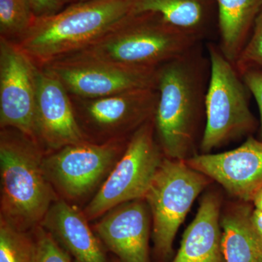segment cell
I'll return each instance as SVG.
<instances>
[{
	"label": "cell",
	"mask_w": 262,
	"mask_h": 262,
	"mask_svg": "<svg viewBox=\"0 0 262 262\" xmlns=\"http://www.w3.org/2000/svg\"><path fill=\"white\" fill-rule=\"evenodd\" d=\"M210 72L201 42L158 68L153 122L160 148L170 159L184 160L194 146L198 120L206 117Z\"/></svg>",
	"instance_id": "6da1fadb"
},
{
	"label": "cell",
	"mask_w": 262,
	"mask_h": 262,
	"mask_svg": "<svg viewBox=\"0 0 262 262\" xmlns=\"http://www.w3.org/2000/svg\"><path fill=\"white\" fill-rule=\"evenodd\" d=\"M134 0H83L35 18L17 41L39 67L88 47L134 15Z\"/></svg>",
	"instance_id": "7a4b0ae2"
},
{
	"label": "cell",
	"mask_w": 262,
	"mask_h": 262,
	"mask_svg": "<svg viewBox=\"0 0 262 262\" xmlns=\"http://www.w3.org/2000/svg\"><path fill=\"white\" fill-rule=\"evenodd\" d=\"M39 143L13 128L0 134V218L31 232L58 199L43 168Z\"/></svg>",
	"instance_id": "3957f363"
},
{
	"label": "cell",
	"mask_w": 262,
	"mask_h": 262,
	"mask_svg": "<svg viewBox=\"0 0 262 262\" xmlns=\"http://www.w3.org/2000/svg\"><path fill=\"white\" fill-rule=\"evenodd\" d=\"M200 42L196 38L166 23L159 15L141 13L133 15L96 42L61 59L158 68Z\"/></svg>",
	"instance_id": "277c9868"
},
{
	"label": "cell",
	"mask_w": 262,
	"mask_h": 262,
	"mask_svg": "<svg viewBox=\"0 0 262 262\" xmlns=\"http://www.w3.org/2000/svg\"><path fill=\"white\" fill-rule=\"evenodd\" d=\"M207 52L211 72L201 141L203 154L251 132L256 125L250 108L251 93L235 66L215 43L207 45Z\"/></svg>",
	"instance_id": "5b68a950"
},
{
	"label": "cell",
	"mask_w": 262,
	"mask_h": 262,
	"mask_svg": "<svg viewBox=\"0 0 262 262\" xmlns=\"http://www.w3.org/2000/svg\"><path fill=\"white\" fill-rule=\"evenodd\" d=\"M207 181L184 160H162L144 199L151 212L153 241L159 257L170 256L177 231Z\"/></svg>",
	"instance_id": "8992f818"
},
{
	"label": "cell",
	"mask_w": 262,
	"mask_h": 262,
	"mask_svg": "<svg viewBox=\"0 0 262 262\" xmlns=\"http://www.w3.org/2000/svg\"><path fill=\"white\" fill-rule=\"evenodd\" d=\"M155 133L152 118L131 135L120 159L82 211L89 222L122 203L145 199L163 160Z\"/></svg>",
	"instance_id": "52a82bcc"
},
{
	"label": "cell",
	"mask_w": 262,
	"mask_h": 262,
	"mask_svg": "<svg viewBox=\"0 0 262 262\" xmlns=\"http://www.w3.org/2000/svg\"><path fill=\"white\" fill-rule=\"evenodd\" d=\"M125 147L122 139L72 144L45 155L43 168L61 199L78 201L102 185Z\"/></svg>",
	"instance_id": "ba28073f"
},
{
	"label": "cell",
	"mask_w": 262,
	"mask_h": 262,
	"mask_svg": "<svg viewBox=\"0 0 262 262\" xmlns=\"http://www.w3.org/2000/svg\"><path fill=\"white\" fill-rule=\"evenodd\" d=\"M38 67L18 43L0 37V127L36 141Z\"/></svg>",
	"instance_id": "9c48e42d"
},
{
	"label": "cell",
	"mask_w": 262,
	"mask_h": 262,
	"mask_svg": "<svg viewBox=\"0 0 262 262\" xmlns=\"http://www.w3.org/2000/svg\"><path fill=\"white\" fill-rule=\"evenodd\" d=\"M79 98H97L134 90L156 89L158 68L122 67L105 62L61 59L43 66Z\"/></svg>",
	"instance_id": "30bf717a"
},
{
	"label": "cell",
	"mask_w": 262,
	"mask_h": 262,
	"mask_svg": "<svg viewBox=\"0 0 262 262\" xmlns=\"http://www.w3.org/2000/svg\"><path fill=\"white\" fill-rule=\"evenodd\" d=\"M76 98L79 121L94 135L108 141L122 139L153 118L158 100L156 89H144L97 98Z\"/></svg>",
	"instance_id": "8fae6325"
},
{
	"label": "cell",
	"mask_w": 262,
	"mask_h": 262,
	"mask_svg": "<svg viewBox=\"0 0 262 262\" xmlns=\"http://www.w3.org/2000/svg\"><path fill=\"white\" fill-rule=\"evenodd\" d=\"M69 95L56 76L38 67L36 133L37 142L43 150L51 152L88 141Z\"/></svg>",
	"instance_id": "7c38bea8"
},
{
	"label": "cell",
	"mask_w": 262,
	"mask_h": 262,
	"mask_svg": "<svg viewBox=\"0 0 262 262\" xmlns=\"http://www.w3.org/2000/svg\"><path fill=\"white\" fill-rule=\"evenodd\" d=\"M186 163L244 201H253L262 187V141L251 136L236 149L196 155Z\"/></svg>",
	"instance_id": "4fadbf2b"
},
{
	"label": "cell",
	"mask_w": 262,
	"mask_h": 262,
	"mask_svg": "<svg viewBox=\"0 0 262 262\" xmlns=\"http://www.w3.org/2000/svg\"><path fill=\"white\" fill-rule=\"evenodd\" d=\"M94 231L120 262H150L151 215L144 199L122 203L100 217Z\"/></svg>",
	"instance_id": "5bb4252c"
},
{
	"label": "cell",
	"mask_w": 262,
	"mask_h": 262,
	"mask_svg": "<svg viewBox=\"0 0 262 262\" xmlns=\"http://www.w3.org/2000/svg\"><path fill=\"white\" fill-rule=\"evenodd\" d=\"M83 211L58 198L52 204L40 225L75 262H108Z\"/></svg>",
	"instance_id": "9a60e30c"
},
{
	"label": "cell",
	"mask_w": 262,
	"mask_h": 262,
	"mask_svg": "<svg viewBox=\"0 0 262 262\" xmlns=\"http://www.w3.org/2000/svg\"><path fill=\"white\" fill-rule=\"evenodd\" d=\"M220 209V201L215 194L203 196L172 262H224Z\"/></svg>",
	"instance_id": "2e32d148"
},
{
	"label": "cell",
	"mask_w": 262,
	"mask_h": 262,
	"mask_svg": "<svg viewBox=\"0 0 262 262\" xmlns=\"http://www.w3.org/2000/svg\"><path fill=\"white\" fill-rule=\"evenodd\" d=\"M215 3L218 13L219 48L234 64L262 10V0H215Z\"/></svg>",
	"instance_id": "e0dca14e"
},
{
	"label": "cell",
	"mask_w": 262,
	"mask_h": 262,
	"mask_svg": "<svg viewBox=\"0 0 262 262\" xmlns=\"http://www.w3.org/2000/svg\"><path fill=\"white\" fill-rule=\"evenodd\" d=\"M215 0H134V15L151 13L203 41L208 34Z\"/></svg>",
	"instance_id": "ac0fdd59"
},
{
	"label": "cell",
	"mask_w": 262,
	"mask_h": 262,
	"mask_svg": "<svg viewBox=\"0 0 262 262\" xmlns=\"http://www.w3.org/2000/svg\"><path fill=\"white\" fill-rule=\"evenodd\" d=\"M251 214L243 208L222 219L224 262H262V235L251 223Z\"/></svg>",
	"instance_id": "d6986e66"
},
{
	"label": "cell",
	"mask_w": 262,
	"mask_h": 262,
	"mask_svg": "<svg viewBox=\"0 0 262 262\" xmlns=\"http://www.w3.org/2000/svg\"><path fill=\"white\" fill-rule=\"evenodd\" d=\"M0 218V262H36L34 235Z\"/></svg>",
	"instance_id": "ffe728a7"
},
{
	"label": "cell",
	"mask_w": 262,
	"mask_h": 262,
	"mask_svg": "<svg viewBox=\"0 0 262 262\" xmlns=\"http://www.w3.org/2000/svg\"><path fill=\"white\" fill-rule=\"evenodd\" d=\"M34 19L29 0H0V37L18 40Z\"/></svg>",
	"instance_id": "44dd1931"
},
{
	"label": "cell",
	"mask_w": 262,
	"mask_h": 262,
	"mask_svg": "<svg viewBox=\"0 0 262 262\" xmlns=\"http://www.w3.org/2000/svg\"><path fill=\"white\" fill-rule=\"evenodd\" d=\"M234 66L241 75L247 71H262V10Z\"/></svg>",
	"instance_id": "7402d4cb"
},
{
	"label": "cell",
	"mask_w": 262,
	"mask_h": 262,
	"mask_svg": "<svg viewBox=\"0 0 262 262\" xmlns=\"http://www.w3.org/2000/svg\"><path fill=\"white\" fill-rule=\"evenodd\" d=\"M36 244V262H72L70 255L44 227L32 230Z\"/></svg>",
	"instance_id": "603a6c76"
},
{
	"label": "cell",
	"mask_w": 262,
	"mask_h": 262,
	"mask_svg": "<svg viewBox=\"0 0 262 262\" xmlns=\"http://www.w3.org/2000/svg\"><path fill=\"white\" fill-rule=\"evenodd\" d=\"M241 76L257 103L260 115V140L262 141V71H247Z\"/></svg>",
	"instance_id": "cb8c5ba5"
},
{
	"label": "cell",
	"mask_w": 262,
	"mask_h": 262,
	"mask_svg": "<svg viewBox=\"0 0 262 262\" xmlns=\"http://www.w3.org/2000/svg\"><path fill=\"white\" fill-rule=\"evenodd\" d=\"M65 0H29L35 18L55 14L61 8Z\"/></svg>",
	"instance_id": "d4e9b609"
},
{
	"label": "cell",
	"mask_w": 262,
	"mask_h": 262,
	"mask_svg": "<svg viewBox=\"0 0 262 262\" xmlns=\"http://www.w3.org/2000/svg\"><path fill=\"white\" fill-rule=\"evenodd\" d=\"M251 220L254 228L262 235V211L257 209L251 211Z\"/></svg>",
	"instance_id": "484cf974"
},
{
	"label": "cell",
	"mask_w": 262,
	"mask_h": 262,
	"mask_svg": "<svg viewBox=\"0 0 262 262\" xmlns=\"http://www.w3.org/2000/svg\"><path fill=\"white\" fill-rule=\"evenodd\" d=\"M254 203L255 209L259 210L262 211V187L260 188L259 190L255 194L253 199Z\"/></svg>",
	"instance_id": "4316f807"
},
{
	"label": "cell",
	"mask_w": 262,
	"mask_h": 262,
	"mask_svg": "<svg viewBox=\"0 0 262 262\" xmlns=\"http://www.w3.org/2000/svg\"><path fill=\"white\" fill-rule=\"evenodd\" d=\"M113 262H120V261H118V260H115Z\"/></svg>",
	"instance_id": "83f0119b"
},
{
	"label": "cell",
	"mask_w": 262,
	"mask_h": 262,
	"mask_svg": "<svg viewBox=\"0 0 262 262\" xmlns=\"http://www.w3.org/2000/svg\"><path fill=\"white\" fill-rule=\"evenodd\" d=\"M80 1H83V0H80Z\"/></svg>",
	"instance_id": "f1b7e54d"
}]
</instances>
